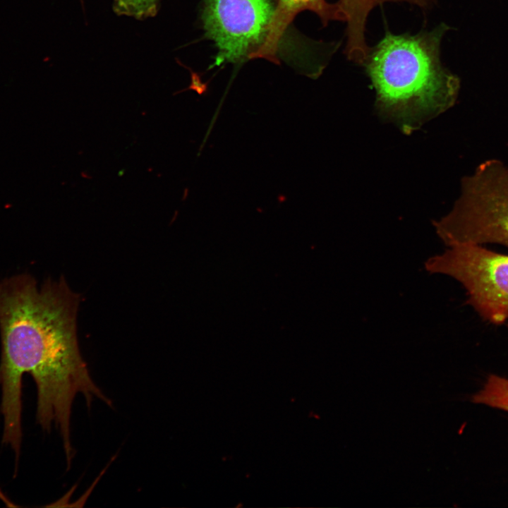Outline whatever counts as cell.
<instances>
[{"instance_id": "1", "label": "cell", "mask_w": 508, "mask_h": 508, "mask_svg": "<svg viewBox=\"0 0 508 508\" xmlns=\"http://www.w3.org/2000/svg\"><path fill=\"white\" fill-rule=\"evenodd\" d=\"M78 296L61 279L40 289L28 274L0 279L1 412L3 442L20 453L22 377L30 373L37 389V420L44 430H59L66 456H73L70 439L71 406L82 394L88 406L95 398L111 406L95 385L80 353L75 332Z\"/></svg>"}, {"instance_id": "2", "label": "cell", "mask_w": 508, "mask_h": 508, "mask_svg": "<svg viewBox=\"0 0 508 508\" xmlns=\"http://www.w3.org/2000/svg\"><path fill=\"white\" fill-rule=\"evenodd\" d=\"M449 29L441 23L431 31L394 35L387 32L363 63L376 92V104L406 132L451 107L459 79L441 63L442 37Z\"/></svg>"}, {"instance_id": "3", "label": "cell", "mask_w": 508, "mask_h": 508, "mask_svg": "<svg viewBox=\"0 0 508 508\" xmlns=\"http://www.w3.org/2000/svg\"><path fill=\"white\" fill-rule=\"evenodd\" d=\"M447 246L499 243L508 247V167L492 159L464 178L449 213L434 223Z\"/></svg>"}, {"instance_id": "4", "label": "cell", "mask_w": 508, "mask_h": 508, "mask_svg": "<svg viewBox=\"0 0 508 508\" xmlns=\"http://www.w3.org/2000/svg\"><path fill=\"white\" fill-rule=\"evenodd\" d=\"M274 11L270 0H204L203 28L218 49L216 64L256 57L276 61Z\"/></svg>"}, {"instance_id": "5", "label": "cell", "mask_w": 508, "mask_h": 508, "mask_svg": "<svg viewBox=\"0 0 508 508\" xmlns=\"http://www.w3.org/2000/svg\"><path fill=\"white\" fill-rule=\"evenodd\" d=\"M431 274L451 277L467 291V303L490 322L508 320V255L480 245L451 246L425 264Z\"/></svg>"}, {"instance_id": "6", "label": "cell", "mask_w": 508, "mask_h": 508, "mask_svg": "<svg viewBox=\"0 0 508 508\" xmlns=\"http://www.w3.org/2000/svg\"><path fill=\"white\" fill-rule=\"evenodd\" d=\"M387 1H404L427 8L435 0H339L336 4L340 20L347 23L345 54L353 62H362L368 54L369 47L365 42V30L370 11Z\"/></svg>"}, {"instance_id": "7", "label": "cell", "mask_w": 508, "mask_h": 508, "mask_svg": "<svg viewBox=\"0 0 508 508\" xmlns=\"http://www.w3.org/2000/svg\"><path fill=\"white\" fill-rule=\"evenodd\" d=\"M306 10L317 13L324 25L330 20H340L337 4H329L326 0H277L274 28L279 40L295 16Z\"/></svg>"}, {"instance_id": "8", "label": "cell", "mask_w": 508, "mask_h": 508, "mask_svg": "<svg viewBox=\"0 0 508 508\" xmlns=\"http://www.w3.org/2000/svg\"><path fill=\"white\" fill-rule=\"evenodd\" d=\"M472 401L508 412V379L490 375L483 389L473 396Z\"/></svg>"}, {"instance_id": "9", "label": "cell", "mask_w": 508, "mask_h": 508, "mask_svg": "<svg viewBox=\"0 0 508 508\" xmlns=\"http://www.w3.org/2000/svg\"><path fill=\"white\" fill-rule=\"evenodd\" d=\"M113 11L119 16L132 17L139 20L155 17L162 0H112Z\"/></svg>"}]
</instances>
